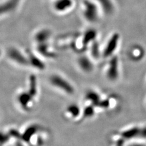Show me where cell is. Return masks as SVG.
<instances>
[{
  "instance_id": "5",
  "label": "cell",
  "mask_w": 146,
  "mask_h": 146,
  "mask_svg": "<svg viewBox=\"0 0 146 146\" xmlns=\"http://www.w3.org/2000/svg\"><path fill=\"white\" fill-rule=\"evenodd\" d=\"M98 4L102 11L107 15H112L115 11V5L112 0H97Z\"/></svg>"
},
{
  "instance_id": "13",
  "label": "cell",
  "mask_w": 146,
  "mask_h": 146,
  "mask_svg": "<svg viewBox=\"0 0 146 146\" xmlns=\"http://www.w3.org/2000/svg\"><path fill=\"white\" fill-rule=\"evenodd\" d=\"M91 54L94 58H98L100 55H102V51L100 49L99 44L96 41L91 44Z\"/></svg>"
},
{
  "instance_id": "1",
  "label": "cell",
  "mask_w": 146,
  "mask_h": 146,
  "mask_svg": "<svg viewBox=\"0 0 146 146\" xmlns=\"http://www.w3.org/2000/svg\"><path fill=\"white\" fill-rule=\"evenodd\" d=\"M83 5V15L85 20L91 23L98 21L99 17L100 9L98 4L91 0H85Z\"/></svg>"
},
{
  "instance_id": "21",
  "label": "cell",
  "mask_w": 146,
  "mask_h": 146,
  "mask_svg": "<svg viewBox=\"0 0 146 146\" xmlns=\"http://www.w3.org/2000/svg\"><path fill=\"white\" fill-rule=\"evenodd\" d=\"M93 114V108L91 107H86L84 110L85 116H90Z\"/></svg>"
},
{
  "instance_id": "22",
  "label": "cell",
  "mask_w": 146,
  "mask_h": 146,
  "mask_svg": "<svg viewBox=\"0 0 146 146\" xmlns=\"http://www.w3.org/2000/svg\"><path fill=\"white\" fill-rule=\"evenodd\" d=\"M9 137L10 136L9 135H5L2 133H0V142H4L6 143L9 140Z\"/></svg>"
},
{
  "instance_id": "2",
  "label": "cell",
  "mask_w": 146,
  "mask_h": 146,
  "mask_svg": "<svg viewBox=\"0 0 146 146\" xmlns=\"http://www.w3.org/2000/svg\"><path fill=\"white\" fill-rule=\"evenodd\" d=\"M120 42V35L117 33L113 34L102 50V56L104 58H109L114 56Z\"/></svg>"
},
{
  "instance_id": "9",
  "label": "cell",
  "mask_w": 146,
  "mask_h": 146,
  "mask_svg": "<svg viewBox=\"0 0 146 146\" xmlns=\"http://www.w3.org/2000/svg\"><path fill=\"white\" fill-rule=\"evenodd\" d=\"M98 36L97 31L94 29H89L86 31L83 36V44L88 45L96 41Z\"/></svg>"
},
{
  "instance_id": "12",
  "label": "cell",
  "mask_w": 146,
  "mask_h": 146,
  "mask_svg": "<svg viewBox=\"0 0 146 146\" xmlns=\"http://www.w3.org/2000/svg\"><path fill=\"white\" fill-rule=\"evenodd\" d=\"M139 133H140V130L138 129V128L135 127V128H132V129H130L127 131H125L124 133H122V136L125 138L130 139V138H134V137L136 136L137 135H139Z\"/></svg>"
},
{
  "instance_id": "3",
  "label": "cell",
  "mask_w": 146,
  "mask_h": 146,
  "mask_svg": "<svg viewBox=\"0 0 146 146\" xmlns=\"http://www.w3.org/2000/svg\"><path fill=\"white\" fill-rule=\"evenodd\" d=\"M50 80H51L52 85L65 91L66 93L68 94H72L74 93V88H72L71 85L70 84L69 82H68L66 80L63 79L62 77L54 75L51 77Z\"/></svg>"
},
{
  "instance_id": "17",
  "label": "cell",
  "mask_w": 146,
  "mask_h": 146,
  "mask_svg": "<svg viewBox=\"0 0 146 146\" xmlns=\"http://www.w3.org/2000/svg\"><path fill=\"white\" fill-rule=\"evenodd\" d=\"M49 36V33L48 31H43L36 35V39L38 42H43L46 40Z\"/></svg>"
},
{
  "instance_id": "18",
  "label": "cell",
  "mask_w": 146,
  "mask_h": 146,
  "mask_svg": "<svg viewBox=\"0 0 146 146\" xmlns=\"http://www.w3.org/2000/svg\"><path fill=\"white\" fill-rule=\"evenodd\" d=\"M68 111L70 113H71L73 116H77L79 114L80 110L79 107L75 106V105H72L68 108Z\"/></svg>"
},
{
  "instance_id": "6",
  "label": "cell",
  "mask_w": 146,
  "mask_h": 146,
  "mask_svg": "<svg viewBox=\"0 0 146 146\" xmlns=\"http://www.w3.org/2000/svg\"><path fill=\"white\" fill-rule=\"evenodd\" d=\"M8 55L13 60L15 61L20 65H27L28 64V60L23 56L22 54L15 48H11L9 50Z\"/></svg>"
},
{
  "instance_id": "4",
  "label": "cell",
  "mask_w": 146,
  "mask_h": 146,
  "mask_svg": "<svg viewBox=\"0 0 146 146\" xmlns=\"http://www.w3.org/2000/svg\"><path fill=\"white\" fill-rule=\"evenodd\" d=\"M107 74L110 80H115L117 79L119 74V58L116 56H113L110 58Z\"/></svg>"
},
{
  "instance_id": "11",
  "label": "cell",
  "mask_w": 146,
  "mask_h": 146,
  "mask_svg": "<svg viewBox=\"0 0 146 146\" xmlns=\"http://www.w3.org/2000/svg\"><path fill=\"white\" fill-rule=\"evenodd\" d=\"M37 127L33 125L27 128L25 130L24 133L22 135V139H23L25 142L28 143L30 141L31 137L33 136L37 131Z\"/></svg>"
},
{
  "instance_id": "10",
  "label": "cell",
  "mask_w": 146,
  "mask_h": 146,
  "mask_svg": "<svg viewBox=\"0 0 146 146\" xmlns=\"http://www.w3.org/2000/svg\"><path fill=\"white\" fill-rule=\"evenodd\" d=\"M33 96L29 93H23L21 94L18 97V101L21 105V106L25 109L28 108V105L31 101Z\"/></svg>"
},
{
  "instance_id": "14",
  "label": "cell",
  "mask_w": 146,
  "mask_h": 146,
  "mask_svg": "<svg viewBox=\"0 0 146 146\" xmlns=\"http://www.w3.org/2000/svg\"><path fill=\"white\" fill-rule=\"evenodd\" d=\"M28 93L33 97L35 96L36 94V80L35 76H31L30 77L29 90Z\"/></svg>"
},
{
  "instance_id": "16",
  "label": "cell",
  "mask_w": 146,
  "mask_h": 146,
  "mask_svg": "<svg viewBox=\"0 0 146 146\" xmlns=\"http://www.w3.org/2000/svg\"><path fill=\"white\" fill-rule=\"evenodd\" d=\"M143 53L144 52H143L142 48H141V47H138L131 49L130 56L132 58L136 60V59H140L142 57V55Z\"/></svg>"
},
{
  "instance_id": "24",
  "label": "cell",
  "mask_w": 146,
  "mask_h": 146,
  "mask_svg": "<svg viewBox=\"0 0 146 146\" xmlns=\"http://www.w3.org/2000/svg\"><path fill=\"white\" fill-rule=\"evenodd\" d=\"M123 144H124V141L122 140H119L117 142L116 146H123Z\"/></svg>"
},
{
  "instance_id": "23",
  "label": "cell",
  "mask_w": 146,
  "mask_h": 146,
  "mask_svg": "<svg viewBox=\"0 0 146 146\" xmlns=\"http://www.w3.org/2000/svg\"><path fill=\"white\" fill-rule=\"evenodd\" d=\"M139 134L141 135L142 137H144V138H146V127L144 128L143 129L140 130V133Z\"/></svg>"
},
{
  "instance_id": "19",
  "label": "cell",
  "mask_w": 146,
  "mask_h": 146,
  "mask_svg": "<svg viewBox=\"0 0 146 146\" xmlns=\"http://www.w3.org/2000/svg\"><path fill=\"white\" fill-rule=\"evenodd\" d=\"M87 98L91 100L93 102H96L99 99V96L94 92H89V93L87 94Z\"/></svg>"
},
{
  "instance_id": "7",
  "label": "cell",
  "mask_w": 146,
  "mask_h": 146,
  "mask_svg": "<svg viewBox=\"0 0 146 146\" xmlns=\"http://www.w3.org/2000/svg\"><path fill=\"white\" fill-rule=\"evenodd\" d=\"M72 5V0H57L54 3V7L56 11L63 12L69 10Z\"/></svg>"
},
{
  "instance_id": "8",
  "label": "cell",
  "mask_w": 146,
  "mask_h": 146,
  "mask_svg": "<svg viewBox=\"0 0 146 146\" xmlns=\"http://www.w3.org/2000/svg\"><path fill=\"white\" fill-rule=\"evenodd\" d=\"M78 64L81 69L85 72H90L93 69V65L90 59L85 56H82L78 59Z\"/></svg>"
},
{
  "instance_id": "20",
  "label": "cell",
  "mask_w": 146,
  "mask_h": 146,
  "mask_svg": "<svg viewBox=\"0 0 146 146\" xmlns=\"http://www.w3.org/2000/svg\"><path fill=\"white\" fill-rule=\"evenodd\" d=\"M11 136L13 138H15L17 139H22V135H21L19 133H18V131L15 130H12L9 132V136Z\"/></svg>"
},
{
  "instance_id": "25",
  "label": "cell",
  "mask_w": 146,
  "mask_h": 146,
  "mask_svg": "<svg viewBox=\"0 0 146 146\" xmlns=\"http://www.w3.org/2000/svg\"><path fill=\"white\" fill-rule=\"evenodd\" d=\"M130 146H145L144 145H143V144H133L131 145Z\"/></svg>"
},
{
  "instance_id": "15",
  "label": "cell",
  "mask_w": 146,
  "mask_h": 146,
  "mask_svg": "<svg viewBox=\"0 0 146 146\" xmlns=\"http://www.w3.org/2000/svg\"><path fill=\"white\" fill-rule=\"evenodd\" d=\"M29 60H30V62L32 65H33L34 66H35V68H38V69H39V70H43L44 69V65H43V63L40 60H38L37 58L33 56L32 54L30 56Z\"/></svg>"
}]
</instances>
